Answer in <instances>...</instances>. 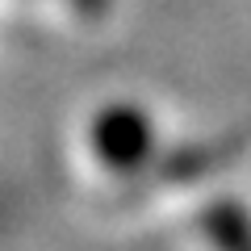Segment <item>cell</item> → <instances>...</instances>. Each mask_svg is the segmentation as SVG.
<instances>
[{
  "label": "cell",
  "instance_id": "1",
  "mask_svg": "<svg viewBox=\"0 0 251 251\" xmlns=\"http://www.w3.org/2000/svg\"><path fill=\"white\" fill-rule=\"evenodd\" d=\"M243 180H251V126L222 138V143L159 155V163L138 184H143V201L159 209L168 205L197 209L205 201L222 197L226 184H243Z\"/></svg>",
  "mask_w": 251,
  "mask_h": 251
},
{
  "label": "cell",
  "instance_id": "2",
  "mask_svg": "<svg viewBox=\"0 0 251 251\" xmlns=\"http://www.w3.org/2000/svg\"><path fill=\"white\" fill-rule=\"evenodd\" d=\"M84 147H88V159L100 176L117 180V184H134V188L163 155L155 117L143 105H134V100L100 105L88 117Z\"/></svg>",
  "mask_w": 251,
  "mask_h": 251
},
{
  "label": "cell",
  "instance_id": "3",
  "mask_svg": "<svg viewBox=\"0 0 251 251\" xmlns=\"http://www.w3.org/2000/svg\"><path fill=\"white\" fill-rule=\"evenodd\" d=\"M193 243L201 251H251V214L230 197L193 209Z\"/></svg>",
  "mask_w": 251,
  "mask_h": 251
},
{
  "label": "cell",
  "instance_id": "4",
  "mask_svg": "<svg viewBox=\"0 0 251 251\" xmlns=\"http://www.w3.org/2000/svg\"><path fill=\"white\" fill-rule=\"evenodd\" d=\"M75 4V13H80L84 21H100L109 13V0H72Z\"/></svg>",
  "mask_w": 251,
  "mask_h": 251
}]
</instances>
